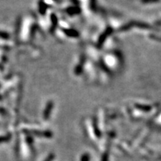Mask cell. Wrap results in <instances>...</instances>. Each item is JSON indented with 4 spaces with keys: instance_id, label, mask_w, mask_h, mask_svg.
Here are the masks:
<instances>
[{
    "instance_id": "1",
    "label": "cell",
    "mask_w": 161,
    "mask_h": 161,
    "mask_svg": "<svg viewBox=\"0 0 161 161\" xmlns=\"http://www.w3.org/2000/svg\"><path fill=\"white\" fill-rule=\"evenodd\" d=\"M10 139V136H2V137H0V142L8 141V140Z\"/></svg>"
},
{
    "instance_id": "2",
    "label": "cell",
    "mask_w": 161,
    "mask_h": 161,
    "mask_svg": "<svg viewBox=\"0 0 161 161\" xmlns=\"http://www.w3.org/2000/svg\"><path fill=\"white\" fill-rule=\"evenodd\" d=\"M54 158H55V154H50L49 156L46 159L45 161H52Z\"/></svg>"
},
{
    "instance_id": "3",
    "label": "cell",
    "mask_w": 161,
    "mask_h": 161,
    "mask_svg": "<svg viewBox=\"0 0 161 161\" xmlns=\"http://www.w3.org/2000/svg\"><path fill=\"white\" fill-rule=\"evenodd\" d=\"M159 0H142L143 2H158Z\"/></svg>"
},
{
    "instance_id": "4",
    "label": "cell",
    "mask_w": 161,
    "mask_h": 161,
    "mask_svg": "<svg viewBox=\"0 0 161 161\" xmlns=\"http://www.w3.org/2000/svg\"><path fill=\"white\" fill-rule=\"evenodd\" d=\"M0 37H3V38H5V37H7V35L5 34V33H1L0 32Z\"/></svg>"
}]
</instances>
